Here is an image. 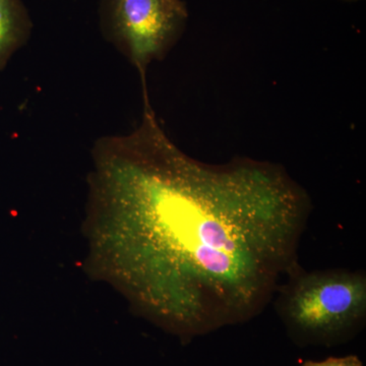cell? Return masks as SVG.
<instances>
[{
  "instance_id": "obj_1",
  "label": "cell",
  "mask_w": 366,
  "mask_h": 366,
  "mask_svg": "<svg viewBox=\"0 0 366 366\" xmlns=\"http://www.w3.org/2000/svg\"><path fill=\"white\" fill-rule=\"evenodd\" d=\"M90 178L94 254L144 317L184 341L259 317L298 262L307 190L280 164L190 157L150 100L102 137Z\"/></svg>"
},
{
  "instance_id": "obj_2",
  "label": "cell",
  "mask_w": 366,
  "mask_h": 366,
  "mask_svg": "<svg viewBox=\"0 0 366 366\" xmlns=\"http://www.w3.org/2000/svg\"><path fill=\"white\" fill-rule=\"evenodd\" d=\"M274 298L289 338L300 347L341 345L365 327L366 274L361 269L307 271L298 262Z\"/></svg>"
},
{
  "instance_id": "obj_3",
  "label": "cell",
  "mask_w": 366,
  "mask_h": 366,
  "mask_svg": "<svg viewBox=\"0 0 366 366\" xmlns=\"http://www.w3.org/2000/svg\"><path fill=\"white\" fill-rule=\"evenodd\" d=\"M187 20L182 0H103L105 33L139 71L144 94L147 69L174 47Z\"/></svg>"
},
{
  "instance_id": "obj_4",
  "label": "cell",
  "mask_w": 366,
  "mask_h": 366,
  "mask_svg": "<svg viewBox=\"0 0 366 366\" xmlns=\"http://www.w3.org/2000/svg\"><path fill=\"white\" fill-rule=\"evenodd\" d=\"M32 21L21 0H0V71L28 42Z\"/></svg>"
},
{
  "instance_id": "obj_5",
  "label": "cell",
  "mask_w": 366,
  "mask_h": 366,
  "mask_svg": "<svg viewBox=\"0 0 366 366\" xmlns=\"http://www.w3.org/2000/svg\"><path fill=\"white\" fill-rule=\"evenodd\" d=\"M301 366H363V363L358 356L348 355L343 357H327L322 361H303Z\"/></svg>"
},
{
  "instance_id": "obj_6",
  "label": "cell",
  "mask_w": 366,
  "mask_h": 366,
  "mask_svg": "<svg viewBox=\"0 0 366 366\" xmlns=\"http://www.w3.org/2000/svg\"><path fill=\"white\" fill-rule=\"evenodd\" d=\"M343 1H347V2H357V1H361V0H343Z\"/></svg>"
}]
</instances>
